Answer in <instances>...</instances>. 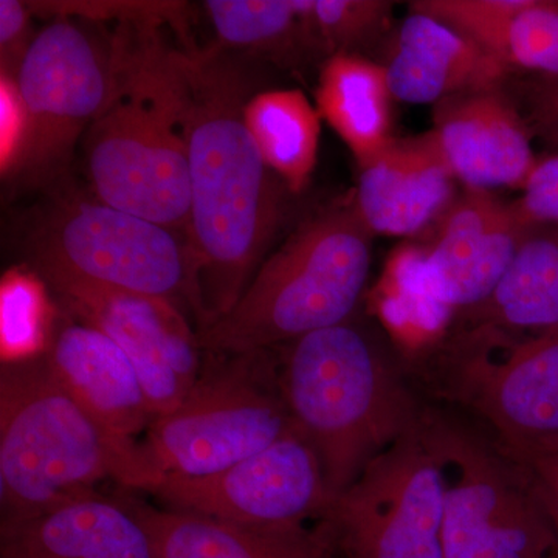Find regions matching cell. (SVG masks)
I'll return each instance as SVG.
<instances>
[{
    "instance_id": "1",
    "label": "cell",
    "mask_w": 558,
    "mask_h": 558,
    "mask_svg": "<svg viewBox=\"0 0 558 558\" xmlns=\"http://www.w3.org/2000/svg\"><path fill=\"white\" fill-rule=\"evenodd\" d=\"M256 62L218 44L186 50L190 218L185 300L199 332L226 317L263 266L284 209L282 180L245 124Z\"/></svg>"
},
{
    "instance_id": "2",
    "label": "cell",
    "mask_w": 558,
    "mask_h": 558,
    "mask_svg": "<svg viewBox=\"0 0 558 558\" xmlns=\"http://www.w3.org/2000/svg\"><path fill=\"white\" fill-rule=\"evenodd\" d=\"M159 25H119L110 38L109 100L84 135L95 199L186 240L190 218L186 50Z\"/></svg>"
},
{
    "instance_id": "3",
    "label": "cell",
    "mask_w": 558,
    "mask_h": 558,
    "mask_svg": "<svg viewBox=\"0 0 558 558\" xmlns=\"http://www.w3.org/2000/svg\"><path fill=\"white\" fill-rule=\"evenodd\" d=\"M278 377L333 497L416 428L425 410L388 340L354 318L286 344Z\"/></svg>"
},
{
    "instance_id": "4",
    "label": "cell",
    "mask_w": 558,
    "mask_h": 558,
    "mask_svg": "<svg viewBox=\"0 0 558 558\" xmlns=\"http://www.w3.org/2000/svg\"><path fill=\"white\" fill-rule=\"evenodd\" d=\"M112 478L149 492L163 476L143 444L128 446L54 379L46 359L3 363L0 377V495L3 529L92 494Z\"/></svg>"
},
{
    "instance_id": "5",
    "label": "cell",
    "mask_w": 558,
    "mask_h": 558,
    "mask_svg": "<svg viewBox=\"0 0 558 558\" xmlns=\"http://www.w3.org/2000/svg\"><path fill=\"white\" fill-rule=\"evenodd\" d=\"M373 238L352 204L304 220L264 260L233 310L197 332L201 348L269 351L348 322L368 284Z\"/></svg>"
},
{
    "instance_id": "6",
    "label": "cell",
    "mask_w": 558,
    "mask_h": 558,
    "mask_svg": "<svg viewBox=\"0 0 558 558\" xmlns=\"http://www.w3.org/2000/svg\"><path fill=\"white\" fill-rule=\"evenodd\" d=\"M422 377L510 457L558 450V330L461 326L428 349Z\"/></svg>"
},
{
    "instance_id": "7",
    "label": "cell",
    "mask_w": 558,
    "mask_h": 558,
    "mask_svg": "<svg viewBox=\"0 0 558 558\" xmlns=\"http://www.w3.org/2000/svg\"><path fill=\"white\" fill-rule=\"evenodd\" d=\"M421 429L449 480L444 558H554L556 529L523 462L440 410L425 407Z\"/></svg>"
},
{
    "instance_id": "8",
    "label": "cell",
    "mask_w": 558,
    "mask_h": 558,
    "mask_svg": "<svg viewBox=\"0 0 558 558\" xmlns=\"http://www.w3.org/2000/svg\"><path fill=\"white\" fill-rule=\"evenodd\" d=\"M178 409L157 417L143 449L161 476L213 475L293 428L269 351L215 354Z\"/></svg>"
},
{
    "instance_id": "9",
    "label": "cell",
    "mask_w": 558,
    "mask_h": 558,
    "mask_svg": "<svg viewBox=\"0 0 558 558\" xmlns=\"http://www.w3.org/2000/svg\"><path fill=\"white\" fill-rule=\"evenodd\" d=\"M27 247L46 282H78L172 303L185 299V236L97 199L53 204L33 227Z\"/></svg>"
},
{
    "instance_id": "10",
    "label": "cell",
    "mask_w": 558,
    "mask_h": 558,
    "mask_svg": "<svg viewBox=\"0 0 558 558\" xmlns=\"http://www.w3.org/2000/svg\"><path fill=\"white\" fill-rule=\"evenodd\" d=\"M447 470L421 424L333 499L325 527L343 558H444Z\"/></svg>"
},
{
    "instance_id": "11",
    "label": "cell",
    "mask_w": 558,
    "mask_h": 558,
    "mask_svg": "<svg viewBox=\"0 0 558 558\" xmlns=\"http://www.w3.org/2000/svg\"><path fill=\"white\" fill-rule=\"evenodd\" d=\"M112 78L110 39L101 44L68 17L36 33L16 76L28 131L11 180L46 186L64 178L81 137L109 100Z\"/></svg>"
},
{
    "instance_id": "12",
    "label": "cell",
    "mask_w": 558,
    "mask_h": 558,
    "mask_svg": "<svg viewBox=\"0 0 558 558\" xmlns=\"http://www.w3.org/2000/svg\"><path fill=\"white\" fill-rule=\"evenodd\" d=\"M150 494L172 510L260 531H303L332 506L317 451L293 427L270 447L213 475L163 476Z\"/></svg>"
},
{
    "instance_id": "13",
    "label": "cell",
    "mask_w": 558,
    "mask_h": 558,
    "mask_svg": "<svg viewBox=\"0 0 558 558\" xmlns=\"http://www.w3.org/2000/svg\"><path fill=\"white\" fill-rule=\"evenodd\" d=\"M78 322L116 341L138 373L156 418L178 409L201 376V344L170 300L78 282H47Z\"/></svg>"
},
{
    "instance_id": "14",
    "label": "cell",
    "mask_w": 558,
    "mask_h": 558,
    "mask_svg": "<svg viewBox=\"0 0 558 558\" xmlns=\"http://www.w3.org/2000/svg\"><path fill=\"white\" fill-rule=\"evenodd\" d=\"M534 227L490 191L465 190L424 244L425 274L454 317L481 306L497 289Z\"/></svg>"
},
{
    "instance_id": "15",
    "label": "cell",
    "mask_w": 558,
    "mask_h": 558,
    "mask_svg": "<svg viewBox=\"0 0 558 558\" xmlns=\"http://www.w3.org/2000/svg\"><path fill=\"white\" fill-rule=\"evenodd\" d=\"M429 134L465 190H521L538 161L524 120L499 89L439 101Z\"/></svg>"
},
{
    "instance_id": "16",
    "label": "cell",
    "mask_w": 558,
    "mask_h": 558,
    "mask_svg": "<svg viewBox=\"0 0 558 558\" xmlns=\"http://www.w3.org/2000/svg\"><path fill=\"white\" fill-rule=\"evenodd\" d=\"M457 183L429 132L392 138L360 168L352 205L373 234L417 236L435 229L457 201Z\"/></svg>"
},
{
    "instance_id": "17",
    "label": "cell",
    "mask_w": 558,
    "mask_h": 558,
    "mask_svg": "<svg viewBox=\"0 0 558 558\" xmlns=\"http://www.w3.org/2000/svg\"><path fill=\"white\" fill-rule=\"evenodd\" d=\"M54 379L112 438L140 446L135 436L156 421L138 373L116 341L70 319L44 354Z\"/></svg>"
},
{
    "instance_id": "18",
    "label": "cell",
    "mask_w": 558,
    "mask_h": 558,
    "mask_svg": "<svg viewBox=\"0 0 558 558\" xmlns=\"http://www.w3.org/2000/svg\"><path fill=\"white\" fill-rule=\"evenodd\" d=\"M381 65L392 98L410 105L435 106L454 95L499 89L509 72L464 36L416 11L400 25Z\"/></svg>"
},
{
    "instance_id": "19",
    "label": "cell",
    "mask_w": 558,
    "mask_h": 558,
    "mask_svg": "<svg viewBox=\"0 0 558 558\" xmlns=\"http://www.w3.org/2000/svg\"><path fill=\"white\" fill-rule=\"evenodd\" d=\"M3 542L27 558H157L148 529L132 509L94 494L3 529Z\"/></svg>"
},
{
    "instance_id": "20",
    "label": "cell",
    "mask_w": 558,
    "mask_h": 558,
    "mask_svg": "<svg viewBox=\"0 0 558 558\" xmlns=\"http://www.w3.org/2000/svg\"><path fill=\"white\" fill-rule=\"evenodd\" d=\"M148 529L157 558H333L329 532L236 526L182 510L131 506Z\"/></svg>"
},
{
    "instance_id": "21",
    "label": "cell",
    "mask_w": 558,
    "mask_h": 558,
    "mask_svg": "<svg viewBox=\"0 0 558 558\" xmlns=\"http://www.w3.org/2000/svg\"><path fill=\"white\" fill-rule=\"evenodd\" d=\"M315 100L319 117L347 143L360 168L379 156L395 138L387 72L363 54L326 58Z\"/></svg>"
},
{
    "instance_id": "22",
    "label": "cell",
    "mask_w": 558,
    "mask_h": 558,
    "mask_svg": "<svg viewBox=\"0 0 558 558\" xmlns=\"http://www.w3.org/2000/svg\"><path fill=\"white\" fill-rule=\"evenodd\" d=\"M461 326H494L517 333L558 330V227H534L497 289Z\"/></svg>"
},
{
    "instance_id": "23",
    "label": "cell",
    "mask_w": 558,
    "mask_h": 558,
    "mask_svg": "<svg viewBox=\"0 0 558 558\" xmlns=\"http://www.w3.org/2000/svg\"><path fill=\"white\" fill-rule=\"evenodd\" d=\"M218 46L253 61L299 69L322 54L303 0H208L204 3Z\"/></svg>"
},
{
    "instance_id": "24",
    "label": "cell",
    "mask_w": 558,
    "mask_h": 558,
    "mask_svg": "<svg viewBox=\"0 0 558 558\" xmlns=\"http://www.w3.org/2000/svg\"><path fill=\"white\" fill-rule=\"evenodd\" d=\"M244 119L267 167L289 193H303L318 161L322 117L317 108L301 90H260L250 98Z\"/></svg>"
},
{
    "instance_id": "25",
    "label": "cell",
    "mask_w": 558,
    "mask_h": 558,
    "mask_svg": "<svg viewBox=\"0 0 558 558\" xmlns=\"http://www.w3.org/2000/svg\"><path fill=\"white\" fill-rule=\"evenodd\" d=\"M371 300L392 339L413 349L436 347L446 339L447 326L454 318L429 289L424 244L417 242L392 250Z\"/></svg>"
},
{
    "instance_id": "26",
    "label": "cell",
    "mask_w": 558,
    "mask_h": 558,
    "mask_svg": "<svg viewBox=\"0 0 558 558\" xmlns=\"http://www.w3.org/2000/svg\"><path fill=\"white\" fill-rule=\"evenodd\" d=\"M47 282L32 267H13L0 282V349L3 363L38 359L49 351L54 310Z\"/></svg>"
},
{
    "instance_id": "27",
    "label": "cell",
    "mask_w": 558,
    "mask_h": 558,
    "mask_svg": "<svg viewBox=\"0 0 558 558\" xmlns=\"http://www.w3.org/2000/svg\"><path fill=\"white\" fill-rule=\"evenodd\" d=\"M304 16L322 54H362L391 22L387 0H303Z\"/></svg>"
},
{
    "instance_id": "28",
    "label": "cell",
    "mask_w": 558,
    "mask_h": 558,
    "mask_svg": "<svg viewBox=\"0 0 558 558\" xmlns=\"http://www.w3.org/2000/svg\"><path fill=\"white\" fill-rule=\"evenodd\" d=\"M531 3L532 0H417L410 3V9L447 25L505 65L510 25Z\"/></svg>"
},
{
    "instance_id": "29",
    "label": "cell",
    "mask_w": 558,
    "mask_h": 558,
    "mask_svg": "<svg viewBox=\"0 0 558 558\" xmlns=\"http://www.w3.org/2000/svg\"><path fill=\"white\" fill-rule=\"evenodd\" d=\"M33 14L49 20L80 17L92 22L117 21L119 25H159L170 27L185 43V49H194L190 43V3L186 2H134V0H46L28 2Z\"/></svg>"
},
{
    "instance_id": "30",
    "label": "cell",
    "mask_w": 558,
    "mask_h": 558,
    "mask_svg": "<svg viewBox=\"0 0 558 558\" xmlns=\"http://www.w3.org/2000/svg\"><path fill=\"white\" fill-rule=\"evenodd\" d=\"M506 69L535 73L558 83V2L532 0L510 25L505 49Z\"/></svg>"
},
{
    "instance_id": "31",
    "label": "cell",
    "mask_w": 558,
    "mask_h": 558,
    "mask_svg": "<svg viewBox=\"0 0 558 558\" xmlns=\"http://www.w3.org/2000/svg\"><path fill=\"white\" fill-rule=\"evenodd\" d=\"M27 131V108L17 80L0 72V172L3 180H11L16 174Z\"/></svg>"
},
{
    "instance_id": "32",
    "label": "cell",
    "mask_w": 558,
    "mask_h": 558,
    "mask_svg": "<svg viewBox=\"0 0 558 558\" xmlns=\"http://www.w3.org/2000/svg\"><path fill=\"white\" fill-rule=\"evenodd\" d=\"M521 191L513 207L524 222L558 227V153L538 159Z\"/></svg>"
},
{
    "instance_id": "33",
    "label": "cell",
    "mask_w": 558,
    "mask_h": 558,
    "mask_svg": "<svg viewBox=\"0 0 558 558\" xmlns=\"http://www.w3.org/2000/svg\"><path fill=\"white\" fill-rule=\"evenodd\" d=\"M32 16L28 2L0 0V72L14 78L36 38Z\"/></svg>"
},
{
    "instance_id": "34",
    "label": "cell",
    "mask_w": 558,
    "mask_h": 558,
    "mask_svg": "<svg viewBox=\"0 0 558 558\" xmlns=\"http://www.w3.org/2000/svg\"><path fill=\"white\" fill-rule=\"evenodd\" d=\"M520 462L526 468L532 487L553 521L558 545V451H543Z\"/></svg>"
},
{
    "instance_id": "35",
    "label": "cell",
    "mask_w": 558,
    "mask_h": 558,
    "mask_svg": "<svg viewBox=\"0 0 558 558\" xmlns=\"http://www.w3.org/2000/svg\"><path fill=\"white\" fill-rule=\"evenodd\" d=\"M542 110L543 120L549 126L558 130V83H548L546 81L545 89L542 90Z\"/></svg>"
},
{
    "instance_id": "36",
    "label": "cell",
    "mask_w": 558,
    "mask_h": 558,
    "mask_svg": "<svg viewBox=\"0 0 558 558\" xmlns=\"http://www.w3.org/2000/svg\"><path fill=\"white\" fill-rule=\"evenodd\" d=\"M2 558H27L21 553L16 546L11 545L9 542L2 543Z\"/></svg>"
},
{
    "instance_id": "37",
    "label": "cell",
    "mask_w": 558,
    "mask_h": 558,
    "mask_svg": "<svg viewBox=\"0 0 558 558\" xmlns=\"http://www.w3.org/2000/svg\"><path fill=\"white\" fill-rule=\"evenodd\" d=\"M554 558H558V545H557L556 554H554Z\"/></svg>"
},
{
    "instance_id": "38",
    "label": "cell",
    "mask_w": 558,
    "mask_h": 558,
    "mask_svg": "<svg viewBox=\"0 0 558 558\" xmlns=\"http://www.w3.org/2000/svg\"><path fill=\"white\" fill-rule=\"evenodd\" d=\"M556 451H558V450H556Z\"/></svg>"
}]
</instances>
